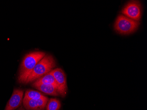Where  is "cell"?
<instances>
[{
	"mask_svg": "<svg viewBox=\"0 0 147 110\" xmlns=\"http://www.w3.org/2000/svg\"><path fill=\"white\" fill-rule=\"evenodd\" d=\"M44 52L35 51L26 54L21 63L18 80L19 83L25 84L26 79L37 63L45 56Z\"/></svg>",
	"mask_w": 147,
	"mask_h": 110,
	"instance_id": "obj_1",
	"label": "cell"
},
{
	"mask_svg": "<svg viewBox=\"0 0 147 110\" xmlns=\"http://www.w3.org/2000/svg\"><path fill=\"white\" fill-rule=\"evenodd\" d=\"M56 65V61L53 56L50 55H45L34 67L26 79L25 84L32 82L42 77L53 70Z\"/></svg>",
	"mask_w": 147,
	"mask_h": 110,
	"instance_id": "obj_2",
	"label": "cell"
},
{
	"mask_svg": "<svg viewBox=\"0 0 147 110\" xmlns=\"http://www.w3.org/2000/svg\"><path fill=\"white\" fill-rule=\"evenodd\" d=\"M140 25L138 21H135L124 15H119L114 25L115 31L123 35H126L135 32Z\"/></svg>",
	"mask_w": 147,
	"mask_h": 110,
	"instance_id": "obj_3",
	"label": "cell"
},
{
	"mask_svg": "<svg viewBox=\"0 0 147 110\" xmlns=\"http://www.w3.org/2000/svg\"><path fill=\"white\" fill-rule=\"evenodd\" d=\"M125 16L138 21L142 17V7L139 1H131L126 4L122 11Z\"/></svg>",
	"mask_w": 147,
	"mask_h": 110,
	"instance_id": "obj_4",
	"label": "cell"
},
{
	"mask_svg": "<svg viewBox=\"0 0 147 110\" xmlns=\"http://www.w3.org/2000/svg\"><path fill=\"white\" fill-rule=\"evenodd\" d=\"M51 72L54 76L57 85L58 91L59 95L65 97L67 90L66 76L62 69L59 68L52 70Z\"/></svg>",
	"mask_w": 147,
	"mask_h": 110,
	"instance_id": "obj_5",
	"label": "cell"
},
{
	"mask_svg": "<svg viewBox=\"0 0 147 110\" xmlns=\"http://www.w3.org/2000/svg\"><path fill=\"white\" fill-rule=\"evenodd\" d=\"M49 99L44 96L38 100H26L23 99L24 107L27 110H44Z\"/></svg>",
	"mask_w": 147,
	"mask_h": 110,
	"instance_id": "obj_6",
	"label": "cell"
},
{
	"mask_svg": "<svg viewBox=\"0 0 147 110\" xmlns=\"http://www.w3.org/2000/svg\"><path fill=\"white\" fill-rule=\"evenodd\" d=\"M24 93V91L22 89H15L5 110H15L21 105L23 101Z\"/></svg>",
	"mask_w": 147,
	"mask_h": 110,
	"instance_id": "obj_7",
	"label": "cell"
},
{
	"mask_svg": "<svg viewBox=\"0 0 147 110\" xmlns=\"http://www.w3.org/2000/svg\"><path fill=\"white\" fill-rule=\"evenodd\" d=\"M45 84V85H53L57 88V82L55 80L54 77L52 74L51 72L46 74L42 77L38 78L32 84V86H37V85ZM58 89V88H57Z\"/></svg>",
	"mask_w": 147,
	"mask_h": 110,
	"instance_id": "obj_8",
	"label": "cell"
},
{
	"mask_svg": "<svg viewBox=\"0 0 147 110\" xmlns=\"http://www.w3.org/2000/svg\"><path fill=\"white\" fill-rule=\"evenodd\" d=\"M34 87L42 92L51 96H57L59 95L57 88L53 85H41L34 86Z\"/></svg>",
	"mask_w": 147,
	"mask_h": 110,
	"instance_id": "obj_9",
	"label": "cell"
},
{
	"mask_svg": "<svg viewBox=\"0 0 147 110\" xmlns=\"http://www.w3.org/2000/svg\"><path fill=\"white\" fill-rule=\"evenodd\" d=\"M44 97L42 93L33 90H28L25 92L24 99L26 100H38Z\"/></svg>",
	"mask_w": 147,
	"mask_h": 110,
	"instance_id": "obj_10",
	"label": "cell"
},
{
	"mask_svg": "<svg viewBox=\"0 0 147 110\" xmlns=\"http://www.w3.org/2000/svg\"><path fill=\"white\" fill-rule=\"evenodd\" d=\"M46 107V110H59L61 107V102L57 99L51 98L48 101Z\"/></svg>",
	"mask_w": 147,
	"mask_h": 110,
	"instance_id": "obj_11",
	"label": "cell"
},
{
	"mask_svg": "<svg viewBox=\"0 0 147 110\" xmlns=\"http://www.w3.org/2000/svg\"><path fill=\"white\" fill-rule=\"evenodd\" d=\"M18 110H25L22 107H20Z\"/></svg>",
	"mask_w": 147,
	"mask_h": 110,
	"instance_id": "obj_12",
	"label": "cell"
}]
</instances>
